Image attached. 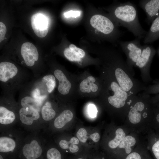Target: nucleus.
I'll use <instances>...</instances> for the list:
<instances>
[{"label": "nucleus", "instance_id": "obj_1", "mask_svg": "<svg viewBox=\"0 0 159 159\" xmlns=\"http://www.w3.org/2000/svg\"><path fill=\"white\" fill-rule=\"evenodd\" d=\"M114 16L120 25L126 28L136 37L144 38L147 32L141 26L139 21L135 6L128 1L119 3L113 11Z\"/></svg>", "mask_w": 159, "mask_h": 159}, {"label": "nucleus", "instance_id": "obj_2", "mask_svg": "<svg viewBox=\"0 0 159 159\" xmlns=\"http://www.w3.org/2000/svg\"><path fill=\"white\" fill-rule=\"evenodd\" d=\"M90 22L93 27L105 35H110L113 32L122 35V32L116 29L113 22L105 16L94 15L91 18Z\"/></svg>", "mask_w": 159, "mask_h": 159}, {"label": "nucleus", "instance_id": "obj_3", "mask_svg": "<svg viewBox=\"0 0 159 159\" xmlns=\"http://www.w3.org/2000/svg\"><path fill=\"white\" fill-rule=\"evenodd\" d=\"M141 39L136 38L129 41H121L119 44L127 56L129 63L135 64L142 54L143 46L140 43Z\"/></svg>", "mask_w": 159, "mask_h": 159}, {"label": "nucleus", "instance_id": "obj_4", "mask_svg": "<svg viewBox=\"0 0 159 159\" xmlns=\"http://www.w3.org/2000/svg\"><path fill=\"white\" fill-rule=\"evenodd\" d=\"M31 21L36 35L40 38L45 37L48 30V21L47 17L41 13H36L32 16Z\"/></svg>", "mask_w": 159, "mask_h": 159}, {"label": "nucleus", "instance_id": "obj_5", "mask_svg": "<svg viewBox=\"0 0 159 159\" xmlns=\"http://www.w3.org/2000/svg\"><path fill=\"white\" fill-rule=\"evenodd\" d=\"M110 87L113 94L108 97L109 103L117 108L122 107L125 105L128 97L127 93L115 81L111 82Z\"/></svg>", "mask_w": 159, "mask_h": 159}, {"label": "nucleus", "instance_id": "obj_6", "mask_svg": "<svg viewBox=\"0 0 159 159\" xmlns=\"http://www.w3.org/2000/svg\"><path fill=\"white\" fill-rule=\"evenodd\" d=\"M21 53L26 64L29 67H32L35 61L38 60L39 54L36 47L32 43L26 42L21 47Z\"/></svg>", "mask_w": 159, "mask_h": 159}, {"label": "nucleus", "instance_id": "obj_7", "mask_svg": "<svg viewBox=\"0 0 159 159\" xmlns=\"http://www.w3.org/2000/svg\"><path fill=\"white\" fill-rule=\"evenodd\" d=\"M141 7L147 15L148 24L158 16L159 13V0H141L139 2Z\"/></svg>", "mask_w": 159, "mask_h": 159}, {"label": "nucleus", "instance_id": "obj_8", "mask_svg": "<svg viewBox=\"0 0 159 159\" xmlns=\"http://www.w3.org/2000/svg\"><path fill=\"white\" fill-rule=\"evenodd\" d=\"M18 73L17 67L13 64L7 62L0 63V81L6 83L13 79Z\"/></svg>", "mask_w": 159, "mask_h": 159}, {"label": "nucleus", "instance_id": "obj_9", "mask_svg": "<svg viewBox=\"0 0 159 159\" xmlns=\"http://www.w3.org/2000/svg\"><path fill=\"white\" fill-rule=\"evenodd\" d=\"M42 148L38 141L34 140L25 144L22 149V153L26 159H37L42 154Z\"/></svg>", "mask_w": 159, "mask_h": 159}, {"label": "nucleus", "instance_id": "obj_10", "mask_svg": "<svg viewBox=\"0 0 159 159\" xmlns=\"http://www.w3.org/2000/svg\"><path fill=\"white\" fill-rule=\"evenodd\" d=\"M19 118L23 124L32 125L34 121L38 119L40 117L39 111L32 107L21 108L19 112Z\"/></svg>", "mask_w": 159, "mask_h": 159}, {"label": "nucleus", "instance_id": "obj_11", "mask_svg": "<svg viewBox=\"0 0 159 159\" xmlns=\"http://www.w3.org/2000/svg\"><path fill=\"white\" fill-rule=\"evenodd\" d=\"M116 79L119 86L126 92L130 90L133 84L130 77L120 67H117L115 71Z\"/></svg>", "mask_w": 159, "mask_h": 159}, {"label": "nucleus", "instance_id": "obj_12", "mask_svg": "<svg viewBox=\"0 0 159 159\" xmlns=\"http://www.w3.org/2000/svg\"><path fill=\"white\" fill-rule=\"evenodd\" d=\"M54 74L59 82L58 90L59 92L63 95H66L69 92L72 85L63 72L61 70L57 69L54 70Z\"/></svg>", "mask_w": 159, "mask_h": 159}, {"label": "nucleus", "instance_id": "obj_13", "mask_svg": "<svg viewBox=\"0 0 159 159\" xmlns=\"http://www.w3.org/2000/svg\"><path fill=\"white\" fill-rule=\"evenodd\" d=\"M159 37V16L153 21L149 31L144 37L145 44L151 43Z\"/></svg>", "mask_w": 159, "mask_h": 159}, {"label": "nucleus", "instance_id": "obj_14", "mask_svg": "<svg viewBox=\"0 0 159 159\" xmlns=\"http://www.w3.org/2000/svg\"><path fill=\"white\" fill-rule=\"evenodd\" d=\"M153 51L151 46L146 44L143 46L142 54L135 65L141 68L146 67L149 63Z\"/></svg>", "mask_w": 159, "mask_h": 159}, {"label": "nucleus", "instance_id": "obj_15", "mask_svg": "<svg viewBox=\"0 0 159 159\" xmlns=\"http://www.w3.org/2000/svg\"><path fill=\"white\" fill-rule=\"evenodd\" d=\"M96 79L93 77H88L80 83L79 87L80 91L84 93L96 92L98 89V86L94 83Z\"/></svg>", "mask_w": 159, "mask_h": 159}, {"label": "nucleus", "instance_id": "obj_16", "mask_svg": "<svg viewBox=\"0 0 159 159\" xmlns=\"http://www.w3.org/2000/svg\"><path fill=\"white\" fill-rule=\"evenodd\" d=\"M144 103L140 102L136 103L134 106L130 110L128 113V118L130 122L132 124L138 123L141 119L140 112L144 109Z\"/></svg>", "mask_w": 159, "mask_h": 159}, {"label": "nucleus", "instance_id": "obj_17", "mask_svg": "<svg viewBox=\"0 0 159 159\" xmlns=\"http://www.w3.org/2000/svg\"><path fill=\"white\" fill-rule=\"evenodd\" d=\"M73 114L69 110H64L55 120L54 122V127L60 129L63 127L68 122L72 120Z\"/></svg>", "mask_w": 159, "mask_h": 159}, {"label": "nucleus", "instance_id": "obj_18", "mask_svg": "<svg viewBox=\"0 0 159 159\" xmlns=\"http://www.w3.org/2000/svg\"><path fill=\"white\" fill-rule=\"evenodd\" d=\"M16 116L13 112L6 107L1 105L0 106V123L7 125L12 123L15 120Z\"/></svg>", "mask_w": 159, "mask_h": 159}, {"label": "nucleus", "instance_id": "obj_19", "mask_svg": "<svg viewBox=\"0 0 159 159\" xmlns=\"http://www.w3.org/2000/svg\"><path fill=\"white\" fill-rule=\"evenodd\" d=\"M16 146L15 141L11 138L6 136L0 138V152L7 153L13 152Z\"/></svg>", "mask_w": 159, "mask_h": 159}, {"label": "nucleus", "instance_id": "obj_20", "mask_svg": "<svg viewBox=\"0 0 159 159\" xmlns=\"http://www.w3.org/2000/svg\"><path fill=\"white\" fill-rule=\"evenodd\" d=\"M41 113L43 119L46 121H49L52 119L56 115V112L52 108L51 104L47 101L42 106Z\"/></svg>", "mask_w": 159, "mask_h": 159}, {"label": "nucleus", "instance_id": "obj_21", "mask_svg": "<svg viewBox=\"0 0 159 159\" xmlns=\"http://www.w3.org/2000/svg\"><path fill=\"white\" fill-rule=\"evenodd\" d=\"M40 102L34 99L32 97L26 96L21 99L20 104L22 107H32L39 111L40 106Z\"/></svg>", "mask_w": 159, "mask_h": 159}, {"label": "nucleus", "instance_id": "obj_22", "mask_svg": "<svg viewBox=\"0 0 159 159\" xmlns=\"http://www.w3.org/2000/svg\"><path fill=\"white\" fill-rule=\"evenodd\" d=\"M136 142V140L134 137L128 135L125 136L118 147L120 148L124 149L126 154L128 155L131 152L132 149L131 147L134 146Z\"/></svg>", "mask_w": 159, "mask_h": 159}, {"label": "nucleus", "instance_id": "obj_23", "mask_svg": "<svg viewBox=\"0 0 159 159\" xmlns=\"http://www.w3.org/2000/svg\"><path fill=\"white\" fill-rule=\"evenodd\" d=\"M115 135V138L110 140L108 144L109 147L112 149L115 148L118 146L125 136V133L121 128H119L116 130Z\"/></svg>", "mask_w": 159, "mask_h": 159}, {"label": "nucleus", "instance_id": "obj_24", "mask_svg": "<svg viewBox=\"0 0 159 159\" xmlns=\"http://www.w3.org/2000/svg\"><path fill=\"white\" fill-rule=\"evenodd\" d=\"M42 81L45 83L48 92L52 93L56 85L55 77L52 74L47 75L44 76Z\"/></svg>", "mask_w": 159, "mask_h": 159}, {"label": "nucleus", "instance_id": "obj_25", "mask_svg": "<svg viewBox=\"0 0 159 159\" xmlns=\"http://www.w3.org/2000/svg\"><path fill=\"white\" fill-rule=\"evenodd\" d=\"M59 145L64 150L68 149L70 152L72 153H77L79 150L78 147L72 143L70 140L69 141L64 140H61L59 142Z\"/></svg>", "mask_w": 159, "mask_h": 159}, {"label": "nucleus", "instance_id": "obj_26", "mask_svg": "<svg viewBox=\"0 0 159 159\" xmlns=\"http://www.w3.org/2000/svg\"><path fill=\"white\" fill-rule=\"evenodd\" d=\"M46 155L47 159H62L60 152L57 149L54 148L48 150Z\"/></svg>", "mask_w": 159, "mask_h": 159}, {"label": "nucleus", "instance_id": "obj_27", "mask_svg": "<svg viewBox=\"0 0 159 159\" xmlns=\"http://www.w3.org/2000/svg\"><path fill=\"white\" fill-rule=\"evenodd\" d=\"M65 57L71 61H79L81 58L74 53L69 48H66L64 52Z\"/></svg>", "mask_w": 159, "mask_h": 159}, {"label": "nucleus", "instance_id": "obj_28", "mask_svg": "<svg viewBox=\"0 0 159 159\" xmlns=\"http://www.w3.org/2000/svg\"><path fill=\"white\" fill-rule=\"evenodd\" d=\"M87 135V133L86 130L83 128H80L76 134L78 138L80 141L83 143L86 142L88 138Z\"/></svg>", "mask_w": 159, "mask_h": 159}, {"label": "nucleus", "instance_id": "obj_29", "mask_svg": "<svg viewBox=\"0 0 159 159\" xmlns=\"http://www.w3.org/2000/svg\"><path fill=\"white\" fill-rule=\"evenodd\" d=\"M69 48L74 53L81 59L84 57L85 53L82 49L78 48L73 44H70Z\"/></svg>", "mask_w": 159, "mask_h": 159}, {"label": "nucleus", "instance_id": "obj_30", "mask_svg": "<svg viewBox=\"0 0 159 159\" xmlns=\"http://www.w3.org/2000/svg\"><path fill=\"white\" fill-rule=\"evenodd\" d=\"M152 150L155 159H159V140L156 141L153 145Z\"/></svg>", "mask_w": 159, "mask_h": 159}, {"label": "nucleus", "instance_id": "obj_31", "mask_svg": "<svg viewBox=\"0 0 159 159\" xmlns=\"http://www.w3.org/2000/svg\"><path fill=\"white\" fill-rule=\"evenodd\" d=\"M32 97L34 99L40 101L42 99L44 98L43 96L41 95L40 91L38 88H36L32 91Z\"/></svg>", "mask_w": 159, "mask_h": 159}, {"label": "nucleus", "instance_id": "obj_32", "mask_svg": "<svg viewBox=\"0 0 159 159\" xmlns=\"http://www.w3.org/2000/svg\"><path fill=\"white\" fill-rule=\"evenodd\" d=\"M88 112L89 116L91 117L94 118L96 117L97 111L94 105L91 104L88 106Z\"/></svg>", "mask_w": 159, "mask_h": 159}, {"label": "nucleus", "instance_id": "obj_33", "mask_svg": "<svg viewBox=\"0 0 159 159\" xmlns=\"http://www.w3.org/2000/svg\"><path fill=\"white\" fill-rule=\"evenodd\" d=\"M6 32V27L3 22H0V42L4 40Z\"/></svg>", "mask_w": 159, "mask_h": 159}, {"label": "nucleus", "instance_id": "obj_34", "mask_svg": "<svg viewBox=\"0 0 159 159\" xmlns=\"http://www.w3.org/2000/svg\"><path fill=\"white\" fill-rule=\"evenodd\" d=\"M124 159H143L141 155L136 152H131L128 154Z\"/></svg>", "mask_w": 159, "mask_h": 159}, {"label": "nucleus", "instance_id": "obj_35", "mask_svg": "<svg viewBox=\"0 0 159 159\" xmlns=\"http://www.w3.org/2000/svg\"><path fill=\"white\" fill-rule=\"evenodd\" d=\"M80 12L79 11L70 10L64 13V16L67 18L72 17L76 18L80 16Z\"/></svg>", "mask_w": 159, "mask_h": 159}, {"label": "nucleus", "instance_id": "obj_36", "mask_svg": "<svg viewBox=\"0 0 159 159\" xmlns=\"http://www.w3.org/2000/svg\"><path fill=\"white\" fill-rule=\"evenodd\" d=\"M90 138L95 142H97L100 139V135L97 132H95L90 135Z\"/></svg>", "mask_w": 159, "mask_h": 159}, {"label": "nucleus", "instance_id": "obj_37", "mask_svg": "<svg viewBox=\"0 0 159 159\" xmlns=\"http://www.w3.org/2000/svg\"><path fill=\"white\" fill-rule=\"evenodd\" d=\"M156 120L157 122L159 123V113L158 114L156 117Z\"/></svg>", "mask_w": 159, "mask_h": 159}, {"label": "nucleus", "instance_id": "obj_38", "mask_svg": "<svg viewBox=\"0 0 159 159\" xmlns=\"http://www.w3.org/2000/svg\"><path fill=\"white\" fill-rule=\"evenodd\" d=\"M0 159H4V158L2 156V155H0Z\"/></svg>", "mask_w": 159, "mask_h": 159}, {"label": "nucleus", "instance_id": "obj_39", "mask_svg": "<svg viewBox=\"0 0 159 159\" xmlns=\"http://www.w3.org/2000/svg\"><path fill=\"white\" fill-rule=\"evenodd\" d=\"M76 159H85L84 158H82V157H79V158H77Z\"/></svg>", "mask_w": 159, "mask_h": 159}, {"label": "nucleus", "instance_id": "obj_40", "mask_svg": "<svg viewBox=\"0 0 159 159\" xmlns=\"http://www.w3.org/2000/svg\"><path fill=\"white\" fill-rule=\"evenodd\" d=\"M104 159V158H96V157H95V158H94V159Z\"/></svg>", "mask_w": 159, "mask_h": 159}]
</instances>
